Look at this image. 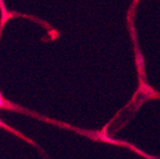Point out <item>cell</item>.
Masks as SVG:
<instances>
[{"instance_id": "cell-1", "label": "cell", "mask_w": 160, "mask_h": 159, "mask_svg": "<svg viewBox=\"0 0 160 159\" xmlns=\"http://www.w3.org/2000/svg\"><path fill=\"white\" fill-rule=\"evenodd\" d=\"M4 107H5V100H4V98H3L1 92H0V109L4 108Z\"/></svg>"}]
</instances>
